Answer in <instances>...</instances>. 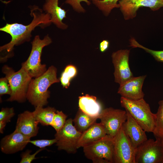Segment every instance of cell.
Here are the masks:
<instances>
[{"label":"cell","instance_id":"cell-1","mask_svg":"<svg viewBox=\"0 0 163 163\" xmlns=\"http://www.w3.org/2000/svg\"><path fill=\"white\" fill-rule=\"evenodd\" d=\"M30 11V15L33 18L29 24L24 25L17 23H7L0 28V31L9 34L11 37V40L9 43L0 46V52L11 53L14 46L30 40L31 32L36 27L39 26L44 28L52 23L50 15L43 12L38 6H31Z\"/></svg>","mask_w":163,"mask_h":163},{"label":"cell","instance_id":"cell-2","mask_svg":"<svg viewBox=\"0 0 163 163\" xmlns=\"http://www.w3.org/2000/svg\"><path fill=\"white\" fill-rule=\"evenodd\" d=\"M57 73L56 68L51 66L41 75L32 78L27 91V99L35 107H43L47 104L50 94L48 88L52 84L60 82Z\"/></svg>","mask_w":163,"mask_h":163},{"label":"cell","instance_id":"cell-3","mask_svg":"<svg viewBox=\"0 0 163 163\" xmlns=\"http://www.w3.org/2000/svg\"><path fill=\"white\" fill-rule=\"evenodd\" d=\"M120 103L145 132H154L156 126L155 114L151 112L149 105L144 98L134 100L121 97Z\"/></svg>","mask_w":163,"mask_h":163},{"label":"cell","instance_id":"cell-4","mask_svg":"<svg viewBox=\"0 0 163 163\" xmlns=\"http://www.w3.org/2000/svg\"><path fill=\"white\" fill-rule=\"evenodd\" d=\"M2 71L7 78L11 90V94L7 101H15L19 103L25 102L32 78L22 67L15 72L12 68L5 65L2 67Z\"/></svg>","mask_w":163,"mask_h":163},{"label":"cell","instance_id":"cell-5","mask_svg":"<svg viewBox=\"0 0 163 163\" xmlns=\"http://www.w3.org/2000/svg\"><path fill=\"white\" fill-rule=\"evenodd\" d=\"M52 42L48 35L43 39L36 36L31 42L32 49L27 59L21 64L22 67L32 78L37 77L43 74L47 70L45 64L41 63V57L43 48Z\"/></svg>","mask_w":163,"mask_h":163},{"label":"cell","instance_id":"cell-6","mask_svg":"<svg viewBox=\"0 0 163 163\" xmlns=\"http://www.w3.org/2000/svg\"><path fill=\"white\" fill-rule=\"evenodd\" d=\"M85 157L93 163H114L113 138L104 137L83 147Z\"/></svg>","mask_w":163,"mask_h":163},{"label":"cell","instance_id":"cell-7","mask_svg":"<svg viewBox=\"0 0 163 163\" xmlns=\"http://www.w3.org/2000/svg\"><path fill=\"white\" fill-rule=\"evenodd\" d=\"M135 163H163V145L156 139H147L136 149Z\"/></svg>","mask_w":163,"mask_h":163},{"label":"cell","instance_id":"cell-8","mask_svg":"<svg viewBox=\"0 0 163 163\" xmlns=\"http://www.w3.org/2000/svg\"><path fill=\"white\" fill-rule=\"evenodd\" d=\"M73 122L71 118L67 120L63 127L54 136L59 150L74 154L77 151L78 142L82 133L76 129Z\"/></svg>","mask_w":163,"mask_h":163},{"label":"cell","instance_id":"cell-9","mask_svg":"<svg viewBox=\"0 0 163 163\" xmlns=\"http://www.w3.org/2000/svg\"><path fill=\"white\" fill-rule=\"evenodd\" d=\"M127 118L126 110L111 107L102 110L98 117L107 134L113 138L121 129Z\"/></svg>","mask_w":163,"mask_h":163},{"label":"cell","instance_id":"cell-10","mask_svg":"<svg viewBox=\"0 0 163 163\" xmlns=\"http://www.w3.org/2000/svg\"><path fill=\"white\" fill-rule=\"evenodd\" d=\"M113 139L114 163H135L136 148L125 134L122 128Z\"/></svg>","mask_w":163,"mask_h":163},{"label":"cell","instance_id":"cell-11","mask_svg":"<svg viewBox=\"0 0 163 163\" xmlns=\"http://www.w3.org/2000/svg\"><path fill=\"white\" fill-rule=\"evenodd\" d=\"M129 50H120L111 55L115 82L120 85L134 77L129 66Z\"/></svg>","mask_w":163,"mask_h":163},{"label":"cell","instance_id":"cell-12","mask_svg":"<svg viewBox=\"0 0 163 163\" xmlns=\"http://www.w3.org/2000/svg\"><path fill=\"white\" fill-rule=\"evenodd\" d=\"M119 4L124 19H133L140 7H147L156 11L163 7V0H120Z\"/></svg>","mask_w":163,"mask_h":163},{"label":"cell","instance_id":"cell-13","mask_svg":"<svg viewBox=\"0 0 163 163\" xmlns=\"http://www.w3.org/2000/svg\"><path fill=\"white\" fill-rule=\"evenodd\" d=\"M30 138L15 129L11 133L5 136L0 142L1 151L7 154H12L23 150L29 143Z\"/></svg>","mask_w":163,"mask_h":163},{"label":"cell","instance_id":"cell-14","mask_svg":"<svg viewBox=\"0 0 163 163\" xmlns=\"http://www.w3.org/2000/svg\"><path fill=\"white\" fill-rule=\"evenodd\" d=\"M146 75L133 77L120 85L117 93L121 97L131 100L144 98L142 87Z\"/></svg>","mask_w":163,"mask_h":163},{"label":"cell","instance_id":"cell-15","mask_svg":"<svg viewBox=\"0 0 163 163\" xmlns=\"http://www.w3.org/2000/svg\"><path fill=\"white\" fill-rule=\"evenodd\" d=\"M126 112L127 119L123 124L122 129L133 145L136 148L148 139L147 136L145 132L128 112Z\"/></svg>","mask_w":163,"mask_h":163},{"label":"cell","instance_id":"cell-16","mask_svg":"<svg viewBox=\"0 0 163 163\" xmlns=\"http://www.w3.org/2000/svg\"><path fill=\"white\" fill-rule=\"evenodd\" d=\"M39 123L33 112L26 110L18 115L15 129L31 138L37 135L39 129Z\"/></svg>","mask_w":163,"mask_h":163},{"label":"cell","instance_id":"cell-17","mask_svg":"<svg viewBox=\"0 0 163 163\" xmlns=\"http://www.w3.org/2000/svg\"><path fill=\"white\" fill-rule=\"evenodd\" d=\"M43 9L50 15L52 22L58 28L63 30L67 28L68 26L62 21L66 18L67 12L59 5V0H46Z\"/></svg>","mask_w":163,"mask_h":163},{"label":"cell","instance_id":"cell-18","mask_svg":"<svg viewBox=\"0 0 163 163\" xmlns=\"http://www.w3.org/2000/svg\"><path fill=\"white\" fill-rule=\"evenodd\" d=\"M104 127L100 123L93 124L82 134L78 142V149L83 147L96 141L107 135Z\"/></svg>","mask_w":163,"mask_h":163},{"label":"cell","instance_id":"cell-19","mask_svg":"<svg viewBox=\"0 0 163 163\" xmlns=\"http://www.w3.org/2000/svg\"><path fill=\"white\" fill-rule=\"evenodd\" d=\"M79 109L84 113L98 119L102 110L101 104L97 101L96 97L86 94L78 97Z\"/></svg>","mask_w":163,"mask_h":163},{"label":"cell","instance_id":"cell-20","mask_svg":"<svg viewBox=\"0 0 163 163\" xmlns=\"http://www.w3.org/2000/svg\"><path fill=\"white\" fill-rule=\"evenodd\" d=\"M56 111L54 108L51 107H37L33 113L39 123L43 126H51Z\"/></svg>","mask_w":163,"mask_h":163},{"label":"cell","instance_id":"cell-21","mask_svg":"<svg viewBox=\"0 0 163 163\" xmlns=\"http://www.w3.org/2000/svg\"><path fill=\"white\" fill-rule=\"evenodd\" d=\"M97 119L88 115L79 109L73 121L76 129L82 133L96 122Z\"/></svg>","mask_w":163,"mask_h":163},{"label":"cell","instance_id":"cell-22","mask_svg":"<svg viewBox=\"0 0 163 163\" xmlns=\"http://www.w3.org/2000/svg\"><path fill=\"white\" fill-rule=\"evenodd\" d=\"M156 115V126L153 133L156 139L163 142V99L158 102Z\"/></svg>","mask_w":163,"mask_h":163},{"label":"cell","instance_id":"cell-23","mask_svg":"<svg viewBox=\"0 0 163 163\" xmlns=\"http://www.w3.org/2000/svg\"><path fill=\"white\" fill-rule=\"evenodd\" d=\"M120 0H91L92 3L105 16H108L111 10L114 8H119L120 6L117 2Z\"/></svg>","mask_w":163,"mask_h":163},{"label":"cell","instance_id":"cell-24","mask_svg":"<svg viewBox=\"0 0 163 163\" xmlns=\"http://www.w3.org/2000/svg\"><path fill=\"white\" fill-rule=\"evenodd\" d=\"M77 73V70L75 66L71 64L67 66L59 79L62 86L68 88L70 85L71 80L76 76Z\"/></svg>","mask_w":163,"mask_h":163},{"label":"cell","instance_id":"cell-25","mask_svg":"<svg viewBox=\"0 0 163 163\" xmlns=\"http://www.w3.org/2000/svg\"><path fill=\"white\" fill-rule=\"evenodd\" d=\"M130 46L133 48H139L152 55L157 61L163 62V51H155L147 48L139 44L134 38L129 40Z\"/></svg>","mask_w":163,"mask_h":163},{"label":"cell","instance_id":"cell-26","mask_svg":"<svg viewBox=\"0 0 163 163\" xmlns=\"http://www.w3.org/2000/svg\"><path fill=\"white\" fill-rule=\"evenodd\" d=\"M67 117L62 111H56L51 125L56 132L60 131L66 123Z\"/></svg>","mask_w":163,"mask_h":163},{"label":"cell","instance_id":"cell-27","mask_svg":"<svg viewBox=\"0 0 163 163\" xmlns=\"http://www.w3.org/2000/svg\"><path fill=\"white\" fill-rule=\"evenodd\" d=\"M44 149H40L34 153L31 154V151L27 150L23 153L21 155V160L20 163H30L34 160L37 158L36 157V155Z\"/></svg>","mask_w":163,"mask_h":163},{"label":"cell","instance_id":"cell-28","mask_svg":"<svg viewBox=\"0 0 163 163\" xmlns=\"http://www.w3.org/2000/svg\"><path fill=\"white\" fill-rule=\"evenodd\" d=\"M56 140L55 138L51 139H41L33 140H30L29 143L39 147L40 149H44L45 147L51 146L56 143Z\"/></svg>","mask_w":163,"mask_h":163},{"label":"cell","instance_id":"cell-29","mask_svg":"<svg viewBox=\"0 0 163 163\" xmlns=\"http://www.w3.org/2000/svg\"><path fill=\"white\" fill-rule=\"evenodd\" d=\"M82 2H85L88 5L91 4L90 2L88 0H66L65 3L71 5L75 11L80 13L84 12L85 11L80 4Z\"/></svg>","mask_w":163,"mask_h":163},{"label":"cell","instance_id":"cell-30","mask_svg":"<svg viewBox=\"0 0 163 163\" xmlns=\"http://www.w3.org/2000/svg\"><path fill=\"white\" fill-rule=\"evenodd\" d=\"M11 93V90L7 78L5 77L0 79V95L8 94Z\"/></svg>","mask_w":163,"mask_h":163},{"label":"cell","instance_id":"cell-31","mask_svg":"<svg viewBox=\"0 0 163 163\" xmlns=\"http://www.w3.org/2000/svg\"><path fill=\"white\" fill-rule=\"evenodd\" d=\"M14 114L13 107L2 108L0 111V121L5 119H11Z\"/></svg>","mask_w":163,"mask_h":163},{"label":"cell","instance_id":"cell-32","mask_svg":"<svg viewBox=\"0 0 163 163\" xmlns=\"http://www.w3.org/2000/svg\"><path fill=\"white\" fill-rule=\"evenodd\" d=\"M110 45L109 41L107 40H104L101 41L99 44V49L102 53L105 52L109 48Z\"/></svg>","mask_w":163,"mask_h":163},{"label":"cell","instance_id":"cell-33","mask_svg":"<svg viewBox=\"0 0 163 163\" xmlns=\"http://www.w3.org/2000/svg\"><path fill=\"white\" fill-rule=\"evenodd\" d=\"M10 119H5L0 121V133L2 134L7 123L11 121Z\"/></svg>","mask_w":163,"mask_h":163},{"label":"cell","instance_id":"cell-34","mask_svg":"<svg viewBox=\"0 0 163 163\" xmlns=\"http://www.w3.org/2000/svg\"><path fill=\"white\" fill-rule=\"evenodd\" d=\"M162 144H163V142H162Z\"/></svg>","mask_w":163,"mask_h":163}]
</instances>
